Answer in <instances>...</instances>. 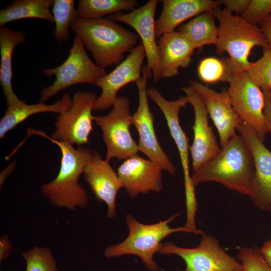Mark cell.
<instances>
[{"mask_svg":"<svg viewBox=\"0 0 271 271\" xmlns=\"http://www.w3.org/2000/svg\"><path fill=\"white\" fill-rule=\"evenodd\" d=\"M158 2L150 0L142 7L128 13L119 12L107 17L111 20L129 26L137 32L145 48L147 66L154 82L162 79L155 32V15Z\"/></svg>","mask_w":271,"mask_h":271,"instance_id":"obj_13","label":"cell"},{"mask_svg":"<svg viewBox=\"0 0 271 271\" xmlns=\"http://www.w3.org/2000/svg\"><path fill=\"white\" fill-rule=\"evenodd\" d=\"M70 28L91 52L95 64L105 69L119 64L124 54L137 44L139 36L108 18L84 19L77 17Z\"/></svg>","mask_w":271,"mask_h":271,"instance_id":"obj_3","label":"cell"},{"mask_svg":"<svg viewBox=\"0 0 271 271\" xmlns=\"http://www.w3.org/2000/svg\"><path fill=\"white\" fill-rule=\"evenodd\" d=\"M219 23L217 52H227L234 74L245 72L251 62L249 56L255 46H268L260 28L233 15L225 8L212 11Z\"/></svg>","mask_w":271,"mask_h":271,"instance_id":"obj_4","label":"cell"},{"mask_svg":"<svg viewBox=\"0 0 271 271\" xmlns=\"http://www.w3.org/2000/svg\"><path fill=\"white\" fill-rule=\"evenodd\" d=\"M157 43L161 78L174 77L180 68L189 66L195 49L180 32L165 34Z\"/></svg>","mask_w":271,"mask_h":271,"instance_id":"obj_21","label":"cell"},{"mask_svg":"<svg viewBox=\"0 0 271 271\" xmlns=\"http://www.w3.org/2000/svg\"><path fill=\"white\" fill-rule=\"evenodd\" d=\"M190 85L201 97L218 131L220 148H223L236 134L237 125L243 122L232 107L227 89L217 92L195 80Z\"/></svg>","mask_w":271,"mask_h":271,"instance_id":"obj_17","label":"cell"},{"mask_svg":"<svg viewBox=\"0 0 271 271\" xmlns=\"http://www.w3.org/2000/svg\"><path fill=\"white\" fill-rule=\"evenodd\" d=\"M83 175L96 199L106 204L107 217H114L116 213L117 194L123 185L109 161L102 159L99 153L93 151L92 157L86 164Z\"/></svg>","mask_w":271,"mask_h":271,"instance_id":"obj_19","label":"cell"},{"mask_svg":"<svg viewBox=\"0 0 271 271\" xmlns=\"http://www.w3.org/2000/svg\"><path fill=\"white\" fill-rule=\"evenodd\" d=\"M212 11L203 13L178 28L195 49L213 44L216 45L218 27L215 24Z\"/></svg>","mask_w":271,"mask_h":271,"instance_id":"obj_25","label":"cell"},{"mask_svg":"<svg viewBox=\"0 0 271 271\" xmlns=\"http://www.w3.org/2000/svg\"><path fill=\"white\" fill-rule=\"evenodd\" d=\"M237 258L242 265L243 271H271V267L257 246L240 248Z\"/></svg>","mask_w":271,"mask_h":271,"instance_id":"obj_31","label":"cell"},{"mask_svg":"<svg viewBox=\"0 0 271 271\" xmlns=\"http://www.w3.org/2000/svg\"><path fill=\"white\" fill-rule=\"evenodd\" d=\"M97 97V95L88 91L75 92L72 96L70 107L57 117L56 129L50 138L78 147L88 144L89 136L93 130L95 116L92 111Z\"/></svg>","mask_w":271,"mask_h":271,"instance_id":"obj_10","label":"cell"},{"mask_svg":"<svg viewBox=\"0 0 271 271\" xmlns=\"http://www.w3.org/2000/svg\"><path fill=\"white\" fill-rule=\"evenodd\" d=\"M130 101L125 96H118L111 110L105 115L95 116L94 121L102 132L106 148V159L125 160L138 155V144L132 138Z\"/></svg>","mask_w":271,"mask_h":271,"instance_id":"obj_7","label":"cell"},{"mask_svg":"<svg viewBox=\"0 0 271 271\" xmlns=\"http://www.w3.org/2000/svg\"><path fill=\"white\" fill-rule=\"evenodd\" d=\"M43 74L47 77L55 76L56 78L52 84L41 91L40 102H45L72 85L81 83L95 84L107 72L90 59L84 43L75 35L66 59L57 67L45 69Z\"/></svg>","mask_w":271,"mask_h":271,"instance_id":"obj_6","label":"cell"},{"mask_svg":"<svg viewBox=\"0 0 271 271\" xmlns=\"http://www.w3.org/2000/svg\"><path fill=\"white\" fill-rule=\"evenodd\" d=\"M260 26L261 32L268 47L271 49V15L263 22Z\"/></svg>","mask_w":271,"mask_h":271,"instance_id":"obj_36","label":"cell"},{"mask_svg":"<svg viewBox=\"0 0 271 271\" xmlns=\"http://www.w3.org/2000/svg\"><path fill=\"white\" fill-rule=\"evenodd\" d=\"M197 74L204 83L229 82L234 74L228 57L219 59L209 57L202 59L197 67Z\"/></svg>","mask_w":271,"mask_h":271,"instance_id":"obj_27","label":"cell"},{"mask_svg":"<svg viewBox=\"0 0 271 271\" xmlns=\"http://www.w3.org/2000/svg\"><path fill=\"white\" fill-rule=\"evenodd\" d=\"M163 8L155 21L157 38L174 31L187 20L206 12H210L221 5L219 1L163 0Z\"/></svg>","mask_w":271,"mask_h":271,"instance_id":"obj_20","label":"cell"},{"mask_svg":"<svg viewBox=\"0 0 271 271\" xmlns=\"http://www.w3.org/2000/svg\"><path fill=\"white\" fill-rule=\"evenodd\" d=\"M271 15V0H250L249 5L240 16L248 23L257 26Z\"/></svg>","mask_w":271,"mask_h":271,"instance_id":"obj_32","label":"cell"},{"mask_svg":"<svg viewBox=\"0 0 271 271\" xmlns=\"http://www.w3.org/2000/svg\"><path fill=\"white\" fill-rule=\"evenodd\" d=\"M74 0H54L52 13L55 24L53 35L59 43L69 40V29L78 17Z\"/></svg>","mask_w":271,"mask_h":271,"instance_id":"obj_28","label":"cell"},{"mask_svg":"<svg viewBox=\"0 0 271 271\" xmlns=\"http://www.w3.org/2000/svg\"><path fill=\"white\" fill-rule=\"evenodd\" d=\"M265 97V106L263 111L264 122L268 132L271 133V101L268 93L263 92Z\"/></svg>","mask_w":271,"mask_h":271,"instance_id":"obj_35","label":"cell"},{"mask_svg":"<svg viewBox=\"0 0 271 271\" xmlns=\"http://www.w3.org/2000/svg\"><path fill=\"white\" fill-rule=\"evenodd\" d=\"M142 74L136 82L139 103L136 111L132 115V125L139 133V151L147 156L149 160L160 166L163 170L174 175L176 168L162 149L156 134L154 116L150 108L147 94L148 80L151 76L147 65L143 68Z\"/></svg>","mask_w":271,"mask_h":271,"instance_id":"obj_11","label":"cell"},{"mask_svg":"<svg viewBox=\"0 0 271 271\" xmlns=\"http://www.w3.org/2000/svg\"><path fill=\"white\" fill-rule=\"evenodd\" d=\"M158 252L181 257L186 263L184 271H236L243 269L241 263L220 246L216 238L205 233L196 247L184 248L173 242H165L162 243Z\"/></svg>","mask_w":271,"mask_h":271,"instance_id":"obj_9","label":"cell"},{"mask_svg":"<svg viewBox=\"0 0 271 271\" xmlns=\"http://www.w3.org/2000/svg\"><path fill=\"white\" fill-rule=\"evenodd\" d=\"M54 0H15L0 10V27L14 21L39 19L53 23Z\"/></svg>","mask_w":271,"mask_h":271,"instance_id":"obj_24","label":"cell"},{"mask_svg":"<svg viewBox=\"0 0 271 271\" xmlns=\"http://www.w3.org/2000/svg\"><path fill=\"white\" fill-rule=\"evenodd\" d=\"M14 249L9 236L7 234L1 236L0 237V261H3L9 258Z\"/></svg>","mask_w":271,"mask_h":271,"instance_id":"obj_34","label":"cell"},{"mask_svg":"<svg viewBox=\"0 0 271 271\" xmlns=\"http://www.w3.org/2000/svg\"><path fill=\"white\" fill-rule=\"evenodd\" d=\"M254 175L251 151L241 135L236 134L213 159L191 175L195 187L214 181L242 195L250 196Z\"/></svg>","mask_w":271,"mask_h":271,"instance_id":"obj_2","label":"cell"},{"mask_svg":"<svg viewBox=\"0 0 271 271\" xmlns=\"http://www.w3.org/2000/svg\"><path fill=\"white\" fill-rule=\"evenodd\" d=\"M268 96H269V98L271 101V90L270 91V92L268 93Z\"/></svg>","mask_w":271,"mask_h":271,"instance_id":"obj_39","label":"cell"},{"mask_svg":"<svg viewBox=\"0 0 271 271\" xmlns=\"http://www.w3.org/2000/svg\"><path fill=\"white\" fill-rule=\"evenodd\" d=\"M192 106L194 122L192 126L193 142L190 147L193 172L195 173L204 164L214 158L221 148L217 141L211 126L209 124L208 113L200 95L190 86L182 88Z\"/></svg>","mask_w":271,"mask_h":271,"instance_id":"obj_16","label":"cell"},{"mask_svg":"<svg viewBox=\"0 0 271 271\" xmlns=\"http://www.w3.org/2000/svg\"><path fill=\"white\" fill-rule=\"evenodd\" d=\"M135 0H80L77 16L84 19H100L125 11H131L138 6Z\"/></svg>","mask_w":271,"mask_h":271,"instance_id":"obj_26","label":"cell"},{"mask_svg":"<svg viewBox=\"0 0 271 271\" xmlns=\"http://www.w3.org/2000/svg\"><path fill=\"white\" fill-rule=\"evenodd\" d=\"M236 271H243V269H239V270H237Z\"/></svg>","mask_w":271,"mask_h":271,"instance_id":"obj_40","label":"cell"},{"mask_svg":"<svg viewBox=\"0 0 271 271\" xmlns=\"http://www.w3.org/2000/svg\"><path fill=\"white\" fill-rule=\"evenodd\" d=\"M228 83L227 91L234 110L242 122L251 126L263 142L268 131L264 122L263 91L246 72L234 74Z\"/></svg>","mask_w":271,"mask_h":271,"instance_id":"obj_12","label":"cell"},{"mask_svg":"<svg viewBox=\"0 0 271 271\" xmlns=\"http://www.w3.org/2000/svg\"><path fill=\"white\" fill-rule=\"evenodd\" d=\"M260 249L263 257L271 267V239L266 241Z\"/></svg>","mask_w":271,"mask_h":271,"instance_id":"obj_37","label":"cell"},{"mask_svg":"<svg viewBox=\"0 0 271 271\" xmlns=\"http://www.w3.org/2000/svg\"><path fill=\"white\" fill-rule=\"evenodd\" d=\"M180 215L176 213L169 218L151 224L138 221L132 215L126 216L128 234L122 242L107 247L104 251L107 258L131 254L140 257L144 265L151 271L159 268L154 260V254L159 252L162 241L169 235L177 232H193L184 226L172 228L169 224Z\"/></svg>","mask_w":271,"mask_h":271,"instance_id":"obj_5","label":"cell"},{"mask_svg":"<svg viewBox=\"0 0 271 271\" xmlns=\"http://www.w3.org/2000/svg\"><path fill=\"white\" fill-rule=\"evenodd\" d=\"M146 58L145 48L140 42L111 72L97 80L94 85L101 89V93L94 103L93 111L112 107L118 96V92L126 85L136 82L141 78Z\"/></svg>","mask_w":271,"mask_h":271,"instance_id":"obj_15","label":"cell"},{"mask_svg":"<svg viewBox=\"0 0 271 271\" xmlns=\"http://www.w3.org/2000/svg\"><path fill=\"white\" fill-rule=\"evenodd\" d=\"M148 96L162 111L169 129L170 134L178 149L183 171L186 204V219L189 221L195 220L197 204L189 168V139L182 129L179 120L180 110L189 103L188 98L181 96L178 99L169 101L165 99L156 88L147 90Z\"/></svg>","mask_w":271,"mask_h":271,"instance_id":"obj_8","label":"cell"},{"mask_svg":"<svg viewBox=\"0 0 271 271\" xmlns=\"http://www.w3.org/2000/svg\"><path fill=\"white\" fill-rule=\"evenodd\" d=\"M15 168V163L13 162L10 164L5 170L1 172L0 174V187L3 186L6 178L13 172Z\"/></svg>","mask_w":271,"mask_h":271,"instance_id":"obj_38","label":"cell"},{"mask_svg":"<svg viewBox=\"0 0 271 271\" xmlns=\"http://www.w3.org/2000/svg\"><path fill=\"white\" fill-rule=\"evenodd\" d=\"M249 78L262 90L268 93L271 90V49L262 47V56L251 62L246 70Z\"/></svg>","mask_w":271,"mask_h":271,"instance_id":"obj_30","label":"cell"},{"mask_svg":"<svg viewBox=\"0 0 271 271\" xmlns=\"http://www.w3.org/2000/svg\"><path fill=\"white\" fill-rule=\"evenodd\" d=\"M72 97L65 92L56 102L47 104L40 102L28 104L21 100L17 103L7 106L6 112L0 120V138H5L6 133L31 115L42 112H54L61 114L71 106Z\"/></svg>","mask_w":271,"mask_h":271,"instance_id":"obj_23","label":"cell"},{"mask_svg":"<svg viewBox=\"0 0 271 271\" xmlns=\"http://www.w3.org/2000/svg\"><path fill=\"white\" fill-rule=\"evenodd\" d=\"M26 41V34L21 30L0 27V84L6 97L7 106L18 103L21 99L15 93L12 85V56L15 48Z\"/></svg>","mask_w":271,"mask_h":271,"instance_id":"obj_22","label":"cell"},{"mask_svg":"<svg viewBox=\"0 0 271 271\" xmlns=\"http://www.w3.org/2000/svg\"><path fill=\"white\" fill-rule=\"evenodd\" d=\"M163 170L157 164L138 154L124 160L117 174L127 194L135 198L140 194L161 191Z\"/></svg>","mask_w":271,"mask_h":271,"instance_id":"obj_18","label":"cell"},{"mask_svg":"<svg viewBox=\"0 0 271 271\" xmlns=\"http://www.w3.org/2000/svg\"><path fill=\"white\" fill-rule=\"evenodd\" d=\"M32 133L50 140L59 148L61 153L58 174L52 180L40 186L41 193L56 208L69 211L85 209L88 204V196L79 179L92 157L93 151L88 148H75L67 142L52 140L42 131L33 129Z\"/></svg>","mask_w":271,"mask_h":271,"instance_id":"obj_1","label":"cell"},{"mask_svg":"<svg viewBox=\"0 0 271 271\" xmlns=\"http://www.w3.org/2000/svg\"><path fill=\"white\" fill-rule=\"evenodd\" d=\"M25 271H58L56 259L48 247L35 246L21 252Z\"/></svg>","mask_w":271,"mask_h":271,"instance_id":"obj_29","label":"cell"},{"mask_svg":"<svg viewBox=\"0 0 271 271\" xmlns=\"http://www.w3.org/2000/svg\"><path fill=\"white\" fill-rule=\"evenodd\" d=\"M236 129L248 145L254 162V175L250 198L258 209L271 213V151L248 124L242 122Z\"/></svg>","mask_w":271,"mask_h":271,"instance_id":"obj_14","label":"cell"},{"mask_svg":"<svg viewBox=\"0 0 271 271\" xmlns=\"http://www.w3.org/2000/svg\"><path fill=\"white\" fill-rule=\"evenodd\" d=\"M221 5H224L225 8L231 13H236L241 15L247 9L250 0H219Z\"/></svg>","mask_w":271,"mask_h":271,"instance_id":"obj_33","label":"cell"}]
</instances>
